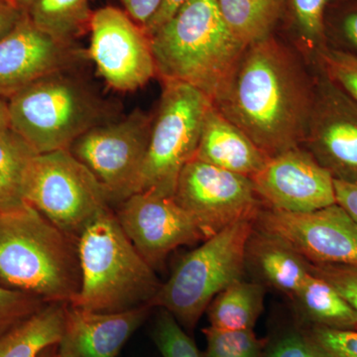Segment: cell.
<instances>
[{
    "instance_id": "obj_1",
    "label": "cell",
    "mask_w": 357,
    "mask_h": 357,
    "mask_svg": "<svg viewBox=\"0 0 357 357\" xmlns=\"http://www.w3.org/2000/svg\"><path fill=\"white\" fill-rule=\"evenodd\" d=\"M314 98V73L270 35L243 49L211 102L269 159L303 146Z\"/></svg>"
},
{
    "instance_id": "obj_2",
    "label": "cell",
    "mask_w": 357,
    "mask_h": 357,
    "mask_svg": "<svg viewBox=\"0 0 357 357\" xmlns=\"http://www.w3.org/2000/svg\"><path fill=\"white\" fill-rule=\"evenodd\" d=\"M77 239L68 236L30 204L0 215V286L70 304L81 289Z\"/></svg>"
},
{
    "instance_id": "obj_3",
    "label": "cell",
    "mask_w": 357,
    "mask_h": 357,
    "mask_svg": "<svg viewBox=\"0 0 357 357\" xmlns=\"http://www.w3.org/2000/svg\"><path fill=\"white\" fill-rule=\"evenodd\" d=\"M157 76L213 98L245 47L223 20L218 0H188L150 37Z\"/></svg>"
},
{
    "instance_id": "obj_4",
    "label": "cell",
    "mask_w": 357,
    "mask_h": 357,
    "mask_svg": "<svg viewBox=\"0 0 357 357\" xmlns=\"http://www.w3.org/2000/svg\"><path fill=\"white\" fill-rule=\"evenodd\" d=\"M77 248L81 289L70 305L98 312L150 306L162 283L129 241L114 211L89 223L77 239Z\"/></svg>"
},
{
    "instance_id": "obj_5",
    "label": "cell",
    "mask_w": 357,
    "mask_h": 357,
    "mask_svg": "<svg viewBox=\"0 0 357 357\" xmlns=\"http://www.w3.org/2000/svg\"><path fill=\"white\" fill-rule=\"evenodd\" d=\"M72 70L42 77L8 100L10 128L37 154L69 149L89 129L109 121L102 100Z\"/></svg>"
},
{
    "instance_id": "obj_6",
    "label": "cell",
    "mask_w": 357,
    "mask_h": 357,
    "mask_svg": "<svg viewBox=\"0 0 357 357\" xmlns=\"http://www.w3.org/2000/svg\"><path fill=\"white\" fill-rule=\"evenodd\" d=\"M252 220H241L206 239L181 258L150 303L166 310L185 330H194L218 293L241 280Z\"/></svg>"
},
{
    "instance_id": "obj_7",
    "label": "cell",
    "mask_w": 357,
    "mask_h": 357,
    "mask_svg": "<svg viewBox=\"0 0 357 357\" xmlns=\"http://www.w3.org/2000/svg\"><path fill=\"white\" fill-rule=\"evenodd\" d=\"M211 105L208 96L190 84L163 81L139 192L174 196L181 172L196 154L204 116Z\"/></svg>"
},
{
    "instance_id": "obj_8",
    "label": "cell",
    "mask_w": 357,
    "mask_h": 357,
    "mask_svg": "<svg viewBox=\"0 0 357 357\" xmlns=\"http://www.w3.org/2000/svg\"><path fill=\"white\" fill-rule=\"evenodd\" d=\"M25 198L49 222L76 239L89 223L112 210L105 188L69 149L34 157L26 178Z\"/></svg>"
},
{
    "instance_id": "obj_9",
    "label": "cell",
    "mask_w": 357,
    "mask_h": 357,
    "mask_svg": "<svg viewBox=\"0 0 357 357\" xmlns=\"http://www.w3.org/2000/svg\"><path fill=\"white\" fill-rule=\"evenodd\" d=\"M153 115L134 110L123 119L98 124L79 136L70 153L95 174L109 194L121 204L140 191Z\"/></svg>"
},
{
    "instance_id": "obj_10",
    "label": "cell",
    "mask_w": 357,
    "mask_h": 357,
    "mask_svg": "<svg viewBox=\"0 0 357 357\" xmlns=\"http://www.w3.org/2000/svg\"><path fill=\"white\" fill-rule=\"evenodd\" d=\"M173 198L204 239L241 220L255 222L264 206L250 178L195 158L181 172Z\"/></svg>"
},
{
    "instance_id": "obj_11",
    "label": "cell",
    "mask_w": 357,
    "mask_h": 357,
    "mask_svg": "<svg viewBox=\"0 0 357 357\" xmlns=\"http://www.w3.org/2000/svg\"><path fill=\"white\" fill-rule=\"evenodd\" d=\"M253 225L311 264L357 266V223L338 204L307 213L263 206Z\"/></svg>"
},
{
    "instance_id": "obj_12",
    "label": "cell",
    "mask_w": 357,
    "mask_h": 357,
    "mask_svg": "<svg viewBox=\"0 0 357 357\" xmlns=\"http://www.w3.org/2000/svg\"><path fill=\"white\" fill-rule=\"evenodd\" d=\"M89 57L110 88L135 91L157 76L151 39L121 9L107 6L91 16Z\"/></svg>"
},
{
    "instance_id": "obj_13",
    "label": "cell",
    "mask_w": 357,
    "mask_h": 357,
    "mask_svg": "<svg viewBox=\"0 0 357 357\" xmlns=\"http://www.w3.org/2000/svg\"><path fill=\"white\" fill-rule=\"evenodd\" d=\"M314 66V103L303 146L335 180L357 184V102Z\"/></svg>"
},
{
    "instance_id": "obj_14",
    "label": "cell",
    "mask_w": 357,
    "mask_h": 357,
    "mask_svg": "<svg viewBox=\"0 0 357 357\" xmlns=\"http://www.w3.org/2000/svg\"><path fill=\"white\" fill-rule=\"evenodd\" d=\"M114 213L134 248L154 270L181 246L206 241L173 197L137 192L119 204Z\"/></svg>"
},
{
    "instance_id": "obj_15",
    "label": "cell",
    "mask_w": 357,
    "mask_h": 357,
    "mask_svg": "<svg viewBox=\"0 0 357 357\" xmlns=\"http://www.w3.org/2000/svg\"><path fill=\"white\" fill-rule=\"evenodd\" d=\"M251 181L265 208L307 213L337 204L335 178L304 146L268 159Z\"/></svg>"
},
{
    "instance_id": "obj_16",
    "label": "cell",
    "mask_w": 357,
    "mask_h": 357,
    "mask_svg": "<svg viewBox=\"0 0 357 357\" xmlns=\"http://www.w3.org/2000/svg\"><path fill=\"white\" fill-rule=\"evenodd\" d=\"M86 53L41 31L25 11L20 22L0 39V96L9 100L42 77L76 68Z\"/></svg>"
},
{
    "instance_id": "obj_17",
    "label": "cell",
    "mask_w": 357,
    "mask_h": 357,
    "mask_svg": "<svg viewBox=\"0 0 357 357\" xmlns=\"http://www.w3.org/2000/svg\"><path fill=\"white\" fill-rule=\"evenodd\" d=\"M149 305L119 312L88 311L67 305L59 357H117L146 321Z\"/></svg>"
},
{
    "instance_id": "obj_18",
    "label": "cell",
    "mask_w": 357,
    "mask_h": 357,
    "mask_svg": "<svg viewBox=\"0 0 357 357\" xmlns=\"http://www.w3.org/2000/svg\"><path fill=\"white\" fill-rule=\"evenodd\" d=\"M195 159L252 178L265 165V154L213 105L204 116Z\"/></svg>"
},
{
    "instance_id": "obj_19",
    "label": "cell",
    "mask_w": 357,
    "mask_h": 357,
    "mask_svg": "<svg viewBox=\"0 0 357 357\" xmlns=\"http://www.w3.org/2000/svg\"><path fill=\"white\" fill-rule=\"evenodd\" d=\"M246 269L259 283L292 298L311 274L309 262L288 244L253 227L246 245Z\"/></svg>"
},
{
    "instance_id": "obj_20",
    "label": "cell",
    "mask_w": 357,
    "mask_h": 357,
    "mask_svg": "<svg viewBox=\"0 0 357 357\" xmlns=\"http://www.w3.org/2000/svg\"><path fill=\"white\" fill-rule=\"evenodd\" d=\"M67 305L47 304L0 335V357H39L49 347L59 344L64 332Z\"/></svg>"
},
{
    "instance_id": "obj_21",
    "label": "cell",
    "mask_w": 357,
    "mask_h": 357,
    "mask_svg": "<svg viewBox=\"0 0 357 357\" xmlns=\"http://www.w3.org/2000/svg\"><path fill=\"white\" fill-rule=\"evenodd\" d=\"M291 299L310 326L357 331V312L328 282L310 274Z\"/></svg>"
},
{
    "instance_id": "obj_22",
    "label": "cell",
    "mask_w": 357,
    "mask_h": 357,
    "mask_svg": "<svg viewBox=\"0 0 357 357\" xmlns=\"http://www.w3.org/2000/svg\"><path fill=\"white\" fill-rule=\"evenodd\" d=\"M266 287L259 282L238 280L218 293L208 305L211 326L225 331L255 330L264 309Z\"/></svg>"
},
{
    "instance_id": "obj_23",
    "label": "cell",
    "mask_w": 357,
    "mask_h": 357,
    "mask_svg": "<svg viewBox=\"0 0 357 357\" xmlns=\"http://www.w3.org/2000/svg\"><path fill=\"white\" fill-rule=\"evenodd\" d=\"M36 152L11 128L0 133V215L27 206L26 178Z\"/></svg>"
},
{
    "instance_id": "obj_24",
    "label": "cell",
    "mask_w": 357,
    "mask_h": 357,
    "mask_svg": "<svg viewBox=\"0 0 357 357\" xmlns=\"http://www.w3.org/2000/svg\"><path fill=\"white\" fill-rule=\"evenodd\" d=\"M218 3L230 32L246 47L272 35L285 0H218Z\"/></svg>"
},
{
    "instance_id": "obj_25",
    "label": "cell",
    "mask_w": 357,
    "mask_h": 357,
    "mask_svg": "<svg viewBox=\"0 0 357 357\" xmlns=\"http://www.w3.org/2000/svg\"><path fill=\"white\" fill-rule=\"evenodd\" d=\"M27 13L41 31L66 44L89 30L93 16L89 0H35Z\"/></svg>"
},
{
    "instance_id": "obj_26",
    "label": "cell",
    "mask_w": 357,
    "mask_h": 357,
    "mask_svg": "<svg viewBox=\"0 0 357 357\" xmlns=\"http://www.w3.org/2000/svg\"><path fill=\"white\" fill-rule=\"evenodd\" d=\"M332 0H290L294 24L304 58L314 64L319 52L328 47L325 20Z\"/></svg>"
},
{
    "instance_id": "obj_27",
    "label": "cell",
    "mask_w": 357,
    "mask_h": 357,
    "mask_svg": "<svg viewBox=\"0 0 357 357\" xmlns=\"http://www.w3.org/2000/svg\"><path fill=\"white\" fill-rule=\"evenodd\" d=\"M206 357H262L266 340L255 330L225 331L208 326L204 328Z\"/></svg>"
},
{
    "instance_id": "obj_28",
    "label": "cell",
    "mask_w": 357,
    "mask_h": 357,
    "mask_svg": "<svg viewBox=\"0 0 357 357\" xmlns=\"http://www.w3.org/2000/svg\"><path fill=\"white\" fill-rule=\"evenodd\" d=\"M152 337L163 357H201L194 340L166 310L157 314Z\"/></svg>"
},
{
    "instance_id": "obj_29",
    "label": "cell",
    "mask_w": 357,
    "mask_h": 357,
    "mask_svg": "<svg viewBox=\"0 0 357 357\" xmlns=\"http://www.w3.org/2000/svg\"><path fill=\"white\" fill-rule=\"evenodd\" d=\"M325 29L328 47L357 57V0L326 13Z\"/></svg>"
},
{
    "instance_id": "obj_30",
    "label": "cell",
    "mask_w": 357,
    "mask_h": 357,
    "mask_svg": "<svg viewBox=\"0 0 357 357\" xmlns=\"http://www.w3.org/2000/svg\"><path fill=\"white\" fill-rule=\"evenodd\" d=\"M357 102V57L326 47L319 52L314 64Z\"/></svg>"
},
{
    "instance_id": "obj_31",
    "label": "cell",
    "mask_w": 357,
    "mask_h": 357,
    "mask_svg": "<svg viewBox=\"0 0 357 357\" xmlns=\"http://www.w3.org/2000/svg\"><path fill=\"white\" fill-rule=\"evenodd\" d=\"M46 303L0 286V335L46 306Z\"/></svg>"
},
{
    "instance_id": "obj_32",
    "label": "cell",
    "mask_w": 357,
    "mask_h": 357,
    "mask_svg": "<svg viewBox=\"0 0 357 357\" xmlns=\"http://www.w3.org/2000/svg\"><path fill=\"white\" fill-rule=\"evenodd\" d=\"M306 332L325 357H357V331L310 326Z\"/></svg>"
},
{
    "instance_id": "obj_33",
    "label": "cell",
    "mask_w": 357,
    "mask_h": 357,
    "mask_svg": "<svg viewBox=\"0 0 357 357\" xmlns=\"http://www.w3.org/2000/svg\"><path fill=\"white\" fill-rule=\"evenodd\" d=\"M310 271L331 284L357 312V266L347 265H314L309 263Z\"/></svg>"
},
{
    "instance_id": "obj_34",
    "label": "cell",
    "mask_w": 357,
    "mask_h": 357,
    "mask_svg": "<svg viewBox=\"0 0 357 357\" xmlns=\"http://www.w3.org/2000/svg\"><path fill=\"white\" fill-rule=\"evenodd\" d=\"M264 357H325L307 332L286 333L271 345Z\"/></svg>"
},
{
    "instance_id": "obj_35",
    "label": "cell",
    "mask_w": 357,
    "mask_h": 357,
    "mask_svg": "<svg viewBox=\"0 0 357 357\" xmlns=\"http://www.w3.org/2000/svg\"><path fill=\"white\" fill-rule=\"evenodd\" d=\"M128 14L141 26L146 24L158 10L162 0H121Z\"/></svg>"
},
{
    "instance_id": "obj_36",
    "label": "cell",
    "mask_w": 357,
    "mask_h": 357,
    "mask_svg": "<svg viewBox=\"0 0 357 357\" xmlns=\"http://www.w3.org/2000/svg\"><path fill=\"white\" fill-rule=\"evenodd\" d=\"M187 1L188 0H162L158 10L154 14L153 17L143 26V29L148 36L151 37L161 26L171 20Z\"/></svg>"
},
{
    "instance_id": "obj_37",
    "label": "cell",
    "mask_w": 357,
    "mask_h": 357,
    "mask_svg": "<svg viewBox=\"0 0 357 357\" xmlns=\"http://www.w3.org/2000/svg\"><path fill=\"white\" fill-rule=\"evenodd\" d=\"M335 190L337 204L357 223V184L335 180Z\"/></svg>"
},
{
    "instance_id": "obj_38",
    "label": "cell",
    "mask_w": 357,
    "mask_h": 357,
    "mask_svg": "<svg viewBox=\"0 0 357 357\" xmlns=\"http://www.w3.org/2000/svg\"><path fill=\"white\" fill-rule=\"evenodd\" d=\"M25 10L0 0V39L6 36L20 22Z\"/></svg>"
},
{
    "instance_id": "obj_39",
    "label": "cell",
    "mask_w": 357,
    "mask_h": 357,
    "mask_svg": "<svg viewBox=\"0 0 357 357\" xmlns=\"http://www.w3.org/2000/svg\"><path fill=\"white\" fill-rule=\"evenodd\" d=\"M10 128L8 100L0 96V133Z\"/></svg>"
},
{
    "instance_id": "obj_40",
    "label": "cell",
    "mask_w": 357,
    "mask_h": 357,
    "mask_svg": "<svg viewBox=\"0 0 357 357\" xmlns=\"http://www.w3.org/2000/svg\"><path fill=\"white\" fill-rule=\"evenodd\" d=\"M39 357H59L58 356V344L49 347L46 351L42 352Z\"/></svg>"
},
{
    "instance_id": "obj_41",
    "label": "cell",
    "mask_w": 357,
    "mask_h": 357,
    "mask_svg": "<svg viewBox=\"0 0 357 357\" xmlns=\"http://www.w3.org/2000/svg\"><path fill=\"white\" fill-rule=\"evenodd\" d=\"M34 1L35 0H15L16 4H17L18 7L25 11H28V9L32 6Z\"/></svg>"
},
{
    "instance_id": "obj_42",
    "label": "cell",
    "mask_w": 357,
    "mask_h": 357,
    "mask_svg": "<svg viewBox=\"0 0 357 357\" xmlns=\"http://www.w3.org/2000/svg\"><path fill=\"white\" fill-rule=\"evenodd\" d=\"M1 1L6 2L7 4H10V6L18 7L17 4H16L15 0H1Z\"/></svg>"
}]
</instances>
